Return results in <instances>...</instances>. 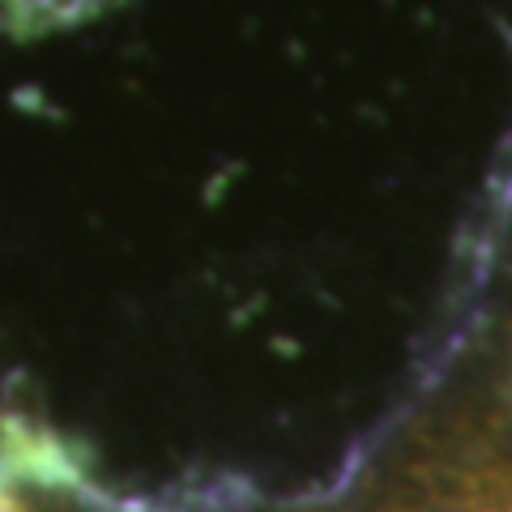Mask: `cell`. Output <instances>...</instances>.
I'll list each match as a JSON object with an SVG mask.
<instances>
[{"label": "cell", "instance_id": "cell-1", "mask_svg": "<svg viewBox=\"0 0 512 512\" xmlns=\"http://www.w3.org/2000/svg\"><path fill=\"white\" fill-rule=\"evenodd\" d=\"M5 5L26 13H64V5H73V0H5Z\"/></svg>", "mask_w": 512, "mask_h": 512}, {"label": "cell", "instance_id": "cell-2", "mask_svg": "<svg viewBox=\"0 0 512 512\" xmlns=\"http://www.w3.org/2000/svg\"><path fill=\"white\" fill-rule=\"evenodd\" d=\"M0 512H30L18 495H9V491H0Z\"/></svg>", "mask_w": 512, "mask_h": 512}, {"label": "cell", "instance_id": "cell-3", "mask_svg": "<svg viewBox=\"0 0 512 512\" xmlns=\"http://www.w3.org/2000/svg\"><path fill=\"white\" fill-rule=\"evenodd\" d=\"M470 512H512V508H470Z\"/></svg>", "mask_w": 512, "mask_h": 512}]
</instances>
